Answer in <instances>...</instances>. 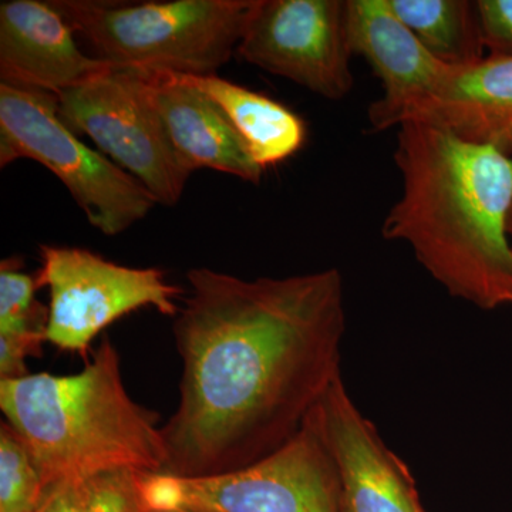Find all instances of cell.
<instances>
[{
    "label": "cell",
    "instance_id": "cell-22",
    "mask_svg": "<svg viewBox=\"0 0 512 512\" xmlns=\"http://www.w3.org/2000/svg\"><path fill=\"white\" fill-rule=\"evenodd\" d=\"M86 480L60 481L46 488L36 512H84Z\"/></svg>",
    "mask_w": 512,
    "mask_h": 512
},
{
    "label": "cell",
    "instance_id": "cell-12",
    "mask_svg": "<svg viewBox=\"0 0 512 512\" xmlns=\"http://www.w3.org/2000/svg\"><path fill=\"white\" fill-rule=\"evenodd\" d=\"M76 33L39 0L0 3V77L2 83L59 97L93 77L114 69L77 46Z\"/></svg>",
    "mask_w": 512,
    "mask_h": 512
},
{
    "label": "cell",
    "instance_id": "cell-8",
    "mask_svg": "<svg viewBox=\"0 0 512 512\" xmlns=\"http://www.w3.org/2000/svg\"><path fill=\"white\" fill-rule=\"evenodd\" d=\"M39 288L49 289L47 342L86 355L101 330L140 308L161 315L180 312L175 299L183 288L170 284L157 268H130L89 249L40 245Z\"/></svg>",
    "mask_w": 512,
    "mask_h": 512
},
{
    "label": "cell",
    "instance_id": "cell-10",
    "mask_svg": "<svg viewBox=\"0 0 512 512\" xmlns=\"http://www.w3.org/2000/svg\"><path fill=\"white\" fill-rule=\"evenodd\" d=\"M311 416L338 468L342 512H426L409 467L360 412L342 377Z\"/></svg>",
    "mask_w": 512,
    "mask_h": 512
},
{
    "label": "cell",
    "instance_id": "cell-16",
    "mask_svg": "<svg viewBox=\"0 0 512 512\" xmlns=\"http://www.w3.org/2000/svg\"><path fill=\"white\" fill-rule=\"evenodd\" d=\"M389 3L421 45L446 66L460 69L484 59L477 0H389Z\"/></svg>",
    "mask_w": 512,
    "mask_h": 512
},
{
    "label": "cell",
    "instance_id": "cell-7",
    "mask_svg": "<svg viewBox=\"0 0 512 512\" xmlns=\"http://www.w3.org/2000/svg\"><path fill=\"white\" fill-rule=\"evenodd\" d=\"M57 106L64 126L93 140L158 204L180 202L192 173L175 153L136 70H107L60 94Z\"/></svg>",
    "mask_w": 512,
    "mask_h": 512
},
{
    "label": "cell",
    "instance_id": "cell-3",
    "mask_svg": "<svg viewBox=\"0 0 512 512\" xmlns=\"http://www.w3.org/2000/svg\"><path fill=\"white\" fill-rule=\"evenodd\" d=\"M0 410L25 441L46 488L121 468L164 473L160 416L131 399L110 339L74 375L0 380Z\"/></svg>",
    "mask_w": 512,
    "mask_h": 512
},
{
    "label": "cell",
    "instance_id": "cell-14",
    "mask_svg": "<svg viewBox=\"0 0 512 512\" xmlns=\"http://www.w3.org/2000/svg\"><path fill=\"white\" fill-rule=\"evenodd\" d=\"M429 124L468 143L512 156V56H485L451 67L446 79L414 106L403 123Z\"/></svg>",
    "mask_w": 512,
    "mask_h": 512
},
{
    "label": "cell",
    "instance_id": "cell-2",
    "mask_svg": "<svg viewBox=\"0 0 512 512\" xmlns=\"http://www.w3.org/2000/svg\"><path fill=\"white\" fill-rule=\"evenodd\" d=\"M394 163L402 195L383 238L406 242L454 298L484 311L512 306L511 157L409 121L399 127Z\"/></svg>",
    "mask_w": 512,
    "mask_h": 512
},
{
    "label": "cell",
    "instance_id": "cell-21",
    "mask_svg": "<svg viewBox=\"0 0 512 512\" xmlns=\"http://www.w3.org/2000/svg\"><path fill=\"white\" fill-rule=\"evenodd\" d=\"M46 333L0 335V380L22 379L28 376L26 359L42 355Z\"/></svg>",
    "mask_w": 512,
    "mask_h": 512
},
{
    "label": "cell",
    "instance_id": "cell-9",
    "mask_svg": "<svg viewBox=\"0 0 512 512\" xmlns=\"http://www.w3.org/2000/svg\"><path fill=\"white\" fill-rule=\"evenodd\" d=\"M237 55L323 99H345L355 84L348 0H255Z\"/></svg>",
    "mask_w": 512,
    "mask_h": 512
},
{
    "label": "cell",
    "instance_id": "cell-20",
    "mask_svg": "<svg viewBox=\"0 0 512 512\" xmlns=\"http://www.w3.org/2000/svg\"><path fill=\"white\" fill-rule=\"evenodd\" d=\"M485 50L512 56V0H477Z\"/></svg>",
    "mask_w": 512,
    "mask_h": 512
},
{
    "label": "cell",
    "instance_id": "cell-13",
    "mask_svg": "<svg viewBox=\"0 0 512 512\" xmlns=\"http://www.w3.org/2000/svg\"><path fill=\"white\" fill-rule=\"evenodd\" d=\"M134 70V69H131ZM163 121L175 153L194 173L220 171L247 183H261L262 170L220 107L181 73L136 70Z\"/></svg>",
    "mask_w": 512,
    "mask_h": 512
},
{
    "label": "cell",
    "instance_id": "cell-18",
    "mask_svg": "<svg viewBox=\"0 0 512 512\" xmlns=\"http://www.w3.org/2000/svg\"><path fill=\"white\" fill-rule=\"evenodd\" d=\"M37 288L36 278L20 272L18 259H3L0 265V335L46 333L49 308L36 301Z\"/></svg>",
    "mask_w": 512,
    "mask_h": 512
},
{
    "label": "cell",
    "instance_id": "cell-6",
    "mask_svg": "<svg viewBox=\"0 0 512 512\" xmlns=\"http://www.w3.org/2000/svg\"><path fill=\"white\" fill-rule=\"evenodd\" d=\"M141 498L146 512H342L338 468L312 416L275 453L231 473L141 474Z\"/></svg>",
    "mask_w": 512,
    "mask_h": 512
},
{
    "label": "cell",
    "instance_id": "cell-11",
    "mask_svg": "<svg viewBox=\"0 0 512 512\" xmlns=\"http://www.w3.org/2000/svg\"><path fill=\"white\" fill-rule=\"evenodd\" d=\"M348 36L352 55L362 56L382 82L383 96L367 111L375 131L400 127L450 72L404 25L389 0H348Z\"/></svg>",
    "mask_w": 512,
    "mask_h": 512
},
{
    "label": "cell",
    "instance_id": "cell-15",
    "mask_svg": "<svg viewBox=\"0 0 512 512\" xmlns=\"http://www.w3.org/2000/svg\"><path fill=\"white\" fill-rule=\"evenodd\" d=\"M183 76L220 107L262 170L295 156L305 144V123L284 104L217 74Z\"/></svg>",
    "mask_w": 512,
    "mask_h": 512
},
{
    "label": "cell",
    "instance_id": "cell-1",
    "mask_svg": "<svg viewBox=\"0 0 512 512\" xmlns=\"http://www.w3.org/2000/svg\"><path fill=\"white\" fill-rule=\"evenodd\" d=\"M175 316L180 402L163 427L164 473L251 466L302 429L340 375L346 333L339 269L242 279L192 268Z\"/></svg>",
    "mask_w": 512,
    "mask_h": 512
},
{
    "label": "cell",
    "instance_id": "cell-4",
    "mask_svg": "<svg viewBox=\"0 0 512 512\" xmlns=\"http://www.w3.org/2000/svg\"><path fill=\"white\" fill-rule=\"evenodd\" d=\"M255 0H52L94 57L114 69L210 76L237 53Z\"/></svg>",
    "mask_w": 512,
    "mask_h": 512
},
{
    "label": "cell",
    "instance_id": "cell-5",
    "mask_svg": "<svg viewBox=\"0 0 512 512\" xmlns=\"http://www.w3.org/2000/svg\"><path fill=\"white\" fill-rule=\"evenodd\" d=\"M57 97L0 83V167L36 161L55 174L92 227L123 234L158 204L133 175L64 126Z\"/></svg>",
    "mask_w": 512,
    "mask_h": 512
},
{
    "label": "cell",
    "instance_id": "cell-19",
    "mask_svg": "<svg viewBox=\"0 0 512 512\" xmlns=\"http://www.w3.org/2000/svg\"><path fill=\"white\" fill-rule=\"evenodd\" d=\"M138 471H104L86 480L84 512H146Z\"/></svg>",
    "mask_w": 512,
    "mask_h": 512
},
{
    "label": "cell",
    "instance_id": "cell-23",
    "mask_svg": "<svg viewBox=\"0 0 512 512\" xmlns=\"http://www.w3.org/2000/svg\"><path fill=\"white\" fill-rule=\"evenodd\" d=\"M508 234H510V237L512 238V208L510 212V217H508Z\"/></svg>",
    "mask_w": 512,
    "mask_h": 512
},
{
    "label": "cell",
    "instance_id": "cell-17",
    "mask_svg": "<svg viewBox=\"0 0 512 512\" xmlns=\"http://www.w3.org/2000/svg\"><path fill=\"white\" fill-rule=\"evenodd\" d=\"M45 483L25 441L2 421L0 426V512H36Z\"/></svg>",
    "mask_w": 512,
    "mask_h": 512
},
{
    "label": "cell",
    "instance_id": "cell-24",
    "mask_svg": "<svg viewBox=\"0 0 512 512\" xmlns=\"http://www.w3.org/2000/svg\"><path fill=\"white\" fill-rule=\"evenodd\" d=\"M175 512H191V511H175Z\"/></svg>",
    "mask_w": 512,
    "mask_h": 512
}]
</instances>
